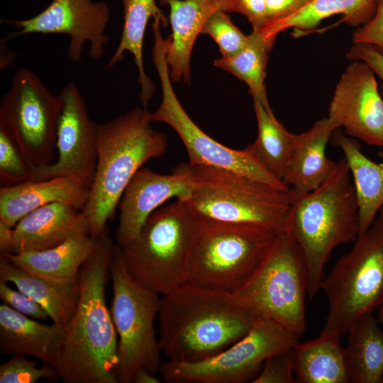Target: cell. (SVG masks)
<instances>
[{
  "label": "cell",
  "instance_id": "cell-1",
  "mask_svg": "<svg viewBox=\"0 0 383 383\" xmlns=\"http://www.w3.org/2000/svg\"><path fill=\"white\" fill-rule=\"evenodd\" d=\"M116 244L108 229L79 273V298L55 369L65 383H118V335L106 301Z\"/></svg>",
  "mask_w": 383,
  "mask_h": 383
},
{
  "label": "cell",
  "instance_id": "cell-2",
  "mask_svg": "<svg viewBox=\"0 0 383 383\" xmlns=\"http://www.w3.org/2000/svg\"><path fill=\"white\" fill-rule=\"evenodd\" d=\"M161 352L167 360L209 358L243 338L255 317L230 294L185 283L162 295L158 310Z\"/></svg>",
  "mask_w": 383,
  "mask_h": 383
},
{
  "label": "cell",
  "instance_id": "cell-3",
  "mask_svg": "<svg viewBox=\"0 0 383 383\" xmlns=\"http://www.w3.org/2000/svg\"><path fill=\"white\" fill-rule=\"evenodd\" d=\"M291 198L285 234L299 246L305 258L309 299L319 290L323 272L333 250L354 243L360 234L358 202L344 157L335 162L328 178L316 189Z\"/></svg>",
  "mask_w": 383,
  "mask_h": 383
},
{
  "label": "cell",
  "instance_id": "cell-4",
  "mask_svg": "<svg viewBox=\"0 0 383 383\" xmlns=\"http://www.w3.org/2000/svg\"><path fill=\"white\" fill-rule=\"evenodd\" d=\"M147 108L135 107L99 125L97 162L89 196L82 210L89 235L97 239L107 229L134 174L149 160L161 157L168 139L151 126Z\"/></svg>",
  "mask_w": 383,
  "mask_h": 383
},
{
  "label": "cell",
  "instance_id": "cell-5",
  "mask_svg": "<svg viewBox=\"0 0 383 383\" xmlns=\"http://www.w3.org/2000/svg\"><path fill=\"white\" fill-rule=\"evenodd\" d=\"M201 218L178 200L148 218L138 236L121 247L131 277L165 295L187 283L192 249Z\"/></svg>",
  "mask_w": 383,
  "mask_h": 383
},
{
  "label": "cell",
  "instance_id": "cell-6",
  "mask_svg": "<svg viewBox=\"0 0 383 383\" xmlns=\"http://www.w3.org/2000/svg\"><path fill=\"white\" fill-rule=\"evenodd\" d=\"M190 167L193 189L183 201L194 213L204 218L259 225L278 234L286 233L291 204L289 189L226 169Z\"/></svg>",
  "mask_w": 383,
  "mask_h": 383
},
{
  "label": "cell",
  "instance_id": "cell-7",
  "mask_svg": "<svg viewBox=\"0 0 383 383\" xmlns=\"http://www.w3.org/2000/svg\"><path fill=\"white\" fill-rule=\"evenodd\" d=\"M319 289L328 304L320 335L338 340L359 318L383 303V206L352 249L322 278Z\"/></svg>",
  "mask_w": 383,
  "mask_h": 383
},
{
  "label": "cell",
  "instance_id": "cell-8",
  "mask_svg": "<svg viewBox=\"0 0 383 383\" xmlns=\"http://www.w3.org/2000/svg\"><path fill=\"white\" fill-rule=\"evenodd\" d=\"M201 218L187 282L231 294L255 272L279 234L259 225Z\"/></svg>",
  "mask_w": 383,
  "mask_h": 383
},
{
  "label": "cell",
  "instance_id": "cell-9",
  "mask_svg": "<svg viewBox=\"0 0 383 383\" xmlns=\"http://www.w3.org/2000/svg\"><path fill=\"white\" fill-rule=\"evenodd\" d=\"M307 292L303 252L292 238L282 233L255 272L231 295L254 317L270 319L300 338L306 327Z\"/></svg>",
  "mask_w": 383,
  "mask_h": 383
},
{
  "label": "cell",
  "instance_id": "cell-10",
  "mask_svg": "<svg viewBox=\"0 0 383 383\" xmlns=\"http://www.w3.org/2000/svg\"><path fill=\"white\" fill-rule=\"evenodd\" d=\"M113 299L111 315L118 335V383H132L142 369L155 374L161 362L155 320L160 294L136 282L126 267L121 247L116 244L110 262Z\"/></svg>",
  "mask_w": 383,
  "mask_h": 383
},
{
  "label": "cell",
  "instance_id": "cell-11",
  "mask_svg": "<svg viewBox=\"0 0 383 383\" xmlns=\"http://www.w3.org/2000/svg\"><path fill=\"white\" fill-rule=\"evenodd\" d=\"M152 61L162 88V101L157 110L149 113L152 122L169 125L181 138L188 155L189 164L226 169L289 189L284 183L268 172L245 148L234 150L211 138L189 117L172 88L170 69L166 60L168 39L160 30L153 32Z\"/></svg>",
  "mask_w": 383,
  "mask_h": 383
},
{
  "label": "cell",
  "instance_id": "cell-12",
  "mask_svg": "<svg viewBox=\"0 0 383 383\" xmlns=\"http://www.w3.org/2000/svg\"><path fill=\"white\" fill-rule=\"evenodd\" d=\"M299 340L273 321L256 316L249 331L221 353L197 362L167 360L160 372L167 382H251L267 358L293 349Z\"/></svg>",
  "mask_w": 383,
  "mask_h": 383
},
{
  "label": "cell",
  "instance_id": "cell-13",
  "mask_svg": "<svg viewBox=\"0 0 383 383\" xmlns=\"http://www.w3.org/2000/svg\"><path fill=\"white\" fill-rule=\"evenodd\" d=\"M62 99L54 95L30 70L15 72L10 89L0 103V120L10 128L29 162L38 167L52 164Z\"/></svg>",
  "mask_w": 383,
  "mask_h": 383
},
{
  "label": "cell",
  "instance_id": "cell-14",
  "mask_svg": "<svg viewBox=\"0 0 383 383\" xmlns=\"http://www.w3.org/2000/svg\"><path fill=\"white\" fill-rule=\"evenodd\" d=\"M110 9L104 1L93 0H53L42 12L28 19H1L18 29L1 40L31 33L66 34L70 37L68 57L74 62L82 59L85 43L89 42V56L99 60L104 54L109 38L106 28Z\"/></svg>",
  "mask_w": 383,
  "mask_h": 383
},
{
  "label": "cell",
  "instance_id": "cell-15",
  "mask_svg": "<svg viewBox=\"0 0 383 383\" xmlns=\"http://www.w3.org/2000/svg\"><path fill=\"white\" fill-rule=\"evenodd\" d=\"M60 96L57 157L49 165L34 167L33 180L70 177L91 187L97 162L99 125L91 119L85 101L73 82L66 84Z\"/></svg>",
  "mask_w": 383,
  "mask_h": 383
},
{
  "label": "cell",
  "instance_id": "cell-16",
  "mask_svg": "<svg viewBox=\"0 0 383 383\" xmlns=\"http://www.w3.org/2000/svg\"><path fill=\"white\" fill-rule=\"evenodd\" d=\"M328 118L348 136L383 146V99L375 74L366 63L353 61L347 66L336 84Z\"/></svg>",
  "mask_w": 383,
  "mask_h": 383
},
{
  "label": "cell",
  "instance_id": "cell-17",
  "mask_svg": "<svg viewBox=\"0 0 383 383\" xmlns=\"http://www.w3.org/2000/svg\"><path fill=\"white\" fill-rule=\"evenodd\" d=\"M192 189L189 162L179 164L169 174L141 167L131 179L118 204L117 244L123 247L135 240L151 213L172 198L184 201Z\"/></svg>",
  "mask_w": 383,
  "mask_h": 383
},
{
  "label": "cell",
  "instance_id": "cell-18",
  "mask_svg": "<svg viewBox=\"0 0 383 383\" xmlns=\"http://www.w3.org/2000/svg\"><path fill=\"white\" fill-rule=\"evenodd\" d=\"M83 235H89L83 212L67 204L52 203L28 213L17 222L12 228L6 252L44 250Z\"/></svg>",
  "mask_w": 383,
  "mask_h": 383
},
{
  "label": "cell",
  "instance_id": "cell-19",
  "mask_svg": "<svg viewBox=\"0 0 383 383\" xmlns=\"http://www.w3.org/2000/svg\"><path fill=\"white\" fill-rule=\"evenodd\" d=\"M91 187L70 177L30 180L0 188V223L13 228L28 213L43 206L60 202L82 210Z\"/></svg>",
  "mask_w": 383,
  "mask_h": 383
},
{
  "label": "cell",
  "instance_id": "cell-20",
  "mask_svg": "<svg viewBox=\"0 0 383 383\" xmlns=\"http://www.w3.org/2000/svg\"><path fill=\"white\" fill-rule=\"evenodd\" d=\"M65 334L66 326L63 325L42 323L4 303L0 305L2 353L30 355L55 368Z\"/></svg>",
  "mask_w": 383,
  "mask_h": 383
},
{
  "label": "cell",
  "instance_id": "cell-21",
  "mask_svg": "<svg viewBox=\"0 0 383 383\" xmlns=\"http://www.w3.org/2000/svg\"><path fill=\"white\" fill-rule=\"evenodd\" d=\"M170 6L172 34L168 37L166 60L171 79L188 82L190 57L195 40L209 18L227 11V0H160Z\"/></svg>",
  "mask_w": 383,
  "mask_h": 383
},
{
  "label": "cell",
  "instance_id": "cell-22",
  "mask_svg": "<svg viewBox=\"0 0 383 383\" xmlns=\"http://www.w3.org/2000/svg\"><path fill=\"white\" fill-rule=\"evenodd\" d=\"M338 127L328 117L316 121L297 140L282 181L296 193L311 192L332 173L335 162L326 155V147Z\"/></svg>",
  "mask_w": 383,
  "mask_h": 383
},
{
  "label": "cell",
  "instance_id": "cell-23",
  "mask_svg": "<svg viewBox=\"0 0 383 383\" xmlns=\"http://www.w3.org/2000/svg\"><path fill=\"white\" fill-rule=\"evenodd\" d=\"M0 281L13 284L38 303L52 323L68 325L79 298V276L67 282L48 279L26 271L1 255Z\"/></svg>",
  "mask_w": 383,
  "mask_h": 383
},
{
  "label": "cell",
  "instance_id": "cell-24",
  "mask_svg": "<svg viewBox=\"0 0 383 383\" xmlns=\"http://www.w3.org/2000/svg\"><path fill=\"white\" fill-rule=\"evenodd\" d=\"M331 138L343 151L349 167L358 202L360 234L370 226L383 206V164L367 157L360 144L340 131L335 130Z\"/></svg>",
  "mask_w": 383,
  "mask_h": 383
},
{
  "label": "cell",
  "instance_id": "cell-25",
  "mask_svg": "<svg viewBox=\"0 0 383 383\" xmlns=\"http://www.w3.org/2000/svg\"><path fill=\"white\" fill-rule=\"evenodd\" d=\"M96 243L97 239L90 235H83L44 250L1 255L33 274L54 281L67 282L78 277L82 265Z\"/></svg>",
  "mask_w": 383,
  "mask_h": 383
},
{
  "label": "cell",
  "instance_id": "cell-26",
  "mask_svg": "<svg viewBox=\"0 0 383 383\" xmlns=\"http://www.w3.org/2000/svg\"><path fill=\"white\" fill-rule=\"evenodd\" d=\"M123 26L118 45L104 70L113 67L124 60L128 51L133 56L138 70V82L141 87L140 99L146 108L155 94L152 81L145 73L143 61V45L148 22L151 16L160 20L161 25L166 27L168 20L157 7L155 0H123Z\"/></svg>",
  "mask_w": 383,
  "mask_h": 383
},
{
  "label": "cell",
  "instance_id": "cell-27",
  "mask_svg": "<svg viewBox=\"0 0 383 383\" xmlns=\"http://www.w3.org/2000/svg\"><path fill=\"white\" fill-rule=\"evenodd\" d=\"M375 10L376 4L370 0H308L289 15L268 21L258 30L273 45L276 36L288 28L310 30L323 20L336 14H343V20L353 26L363 25L373 17Z\"/></svg>",
  "mask_w": 383,
  "mask_h": 383
},
{
  "label": "cell",
  "instance_id": "cell-28",
  "mask_svg": "<svg viewBox=\"0 0 383 383\" xmlns=\"http://www.w3.org/2000/svg\"><path fill=\"white\" fill-rule=\"evenodd\" d=\"M340 340L319 335L294 347V372L299 383H348L349 371Z\"/></svg>",
  "mask_w": 383,
  "mask_h": 383
},
{
  "label": "cell",
  "instance_id": "cell-29",
  "mask_svg": "<svg viewBox=\"0 0 383 383\" xmlns=\"http://www.w3.org/2000/svg\"><path fill=\"white\" fill-rule=\"evenodd\" d=\"M345 348L351 383H382L383 331L372 313L359 318L348 332Z\"/></svg>",
  "mask_w": 383,
  "mask_h": 383
},
{
  "label": "cell",
  "instance_id": "cell-30",
  "mask_svg": "<svg viewBox=\"0 0 383 383\" xmlns=\"http://www.w3.org/2000/svg\"><path fill=\"white\" fill-rule=\"evenodd\" d=\"M253 101L257 136L245 149L268 172L282 181L296 143L297 135L288 131L277 119L272 109H266L257 99Z\"/></svg>",
  "mask_w": 383,
  "mask_h": 383
},
{
  "label": "cell",
  "instance_id": "cell-31",
  "mask_svg": "<svg viewBox=\"0 0 383 383\" xmlns=\"http://www.w3.org/2000/svg\"><path fill=\"white\" fill-rule=\"evenodd\" d=\"M273 45L268 43L258 30H252L245 47L231 57H221L213 61L215 67L233 74L249 87L253 99L272 109L267 96L265 79L268 52Z\"/></svg>",
  "mask_w": 383,
  "mask_h": 383
},
{
  "label": "cell",
  "instance_id": "cell-32",
  "mask_svg": "<svg viewBox=\"0 0 383 383\" xmlns=\"http://www.w3.org/2000/svg\"><path fill=\"white\" fill-rule=\"evenodd\" d=\"M34 166L23 154L6 123L0 120L1 187L33 180Z\"/></svg>",
  "mask_w": 383,
  "mask_h": 383
},
{
  "label": "cell",
  "instance_id": "cell-33",
  "mask_svg": "<svg viewBox=\"0 0 383 383\" xmlns=\"http://www.w3.org/2000/svg\"><path fill=\"white\" fill-rule=\"evenodd\" d=\"M201 33L209 35L217 43L222 57L236 55L248 40V35H244L222 10L216 11L209 18Z\"/></svg>",
  "mask_w": 383,
  "mask_h": 383
},
{
  "label": "cell",
  "instance_id": "cell-34",
  "mask_svg": "<svg viewBox=\"0 0 383 383\" xmlns=\"http://www.w3.org/2000/svg\"><path fill=\"white\" fill-rule=\"evenodd\" d=\"M58 377L54 367L30 360L23 355H15L0 365V383H35L40 379H54Z\"/></svg>",
  "mask_w": 383,
  "mask_h": 383
},
{
  "label": "cell",
  "instance_id": "cell-35",
  "mask_svg": "<svg viewBox=\"0 0 383 383\" xmlns=\"http://www.w3.org/2000/svg\"><path fill=\"white\" fill-rule=\"evenodd\" d=\"M293 349L272 355L252 383H294Z\"/></svg>",
  "mask_w": 383,
  "mask_h": 383
},
{
  "label": "cell",
  "instance_id": "cell-36",
  "mask_svg": "<svg viewBox=\"0 0 383 383\" xmlns=\"http://www.w3.org/2000/svg\"><path fill=\"white\" fill-rule=\"evenodd\" d=\"M0 298L4 304L15 311L36 320H46L49 316L44 308L18 290L11 289L0 281Z\"/></svg>",
  "mask_w": 383,
  "mask_h": 383
},
{
  "label": "cell",
  "instance_id": "cell-37",
  "mask_svg": "<svg viewBox=\"0 0 383 383\" xmlns=\"http://www.w3.org/2000/svg\"><path fill=\"white\" fill-rule=\"evenodd\" d=\"M353 40L370 44L383 55V0L376 1L373 17L353 33Z\"/></svg>",
  "mask_w": 383,
  "mask_h": 383
},
{
  "label": "cell",
  "instance_id": "cell-38",
  "mask_svg": "<svg viewBox=\"0 0 383 383\" xmlns=\"http://www.w3.org/2000/svg\"><path fill=\"white\" fill-rule=\"evenodd\" d=\"M245 16L252 25L253 30L264 28L268 19L265 0H228V11Z\"/></svg>",
  "mask_w": 383,
  "mask_h": 383
},
{
  "label": "cell",
  "instance_id": "cell-39",
  "mask_svg": "<svg viewBox=\"0 0 383 383\" xmlns=\"http://www.w3.org/2000/svg\"><path fill=\"white\" fill-rule=\"evenodd\" d=\"M346 57L353 61L366 63L382 81V93L383 94V55L372 45L367 43H354L345 55Z\"/></svg>",
  "mask_w": 383,
  "mask_h": 383
},
{
  "label": "cell",
  "instance_id": "cell-40",
  "mask_svg": "<svg viewBox=\"0 0 383 383\" xmlns=\"http://www.w3.org/2000/svg\"><path fill=\"white\" fill-rule=\"evenodd\" d=\"M307 1L308 0H265L266 14L268 21H275L286 17Z\"/></svg>",
  "mask_w": 383,
  "mask_h": 383
},
{
  "label": "cell",
  "instance_id": "cell-41",
  "mask_svg": "<svg viewBox=\"0 0 383 383\" xmlns=\"http://www.w3.org/2000/svg\"><path fill=\"white\" fill-rule=\"evenodd\" d=\"M161 379L157 378L155 374L149 372L147 370H140L135 374L134 383H159Z\"/></svg>",
  "mask_w": 383,
  "mask_h": 383
},
{
  "label": "cell",
  "instance_id": "cell-42",
  "mask_svg": "<svg viewBox=\"0 0 383 383\" xmlns=\"http://www.w3.org/2000/svg\"><path fill=\"white\" fill-rule=\"evenodd\" d=\"M377 320L378 322H380L383 324V303L379 306V307L377 309Z\"/></svg>",
  "mask_w": 383,
  "mask_h": 383
},
{
  "label": "cell",
  "instance_id": "cell-43",
  "mask_svg": "<svg viewBox=\"0 0 383 383\" xmlns=\"http://www.w3.org/2000/svg\"><path fill=\"white\" fill-rule=\"evenodd\" d=\"M370 2L372 3V4H376V1H377V0H370Z\"/></svg>",
  "mask_w": 383,
  "mask_h": 383
},
{
  "label": "cell",
  "instance_id": "cell-44",
  "mask_svg": "<svg viewBox=\"0 0 383 383\" xmlns=\"http://www.w3.org/2000/svg\"><path fill=\"white\" fill-rule=\"evenodd\" d=\"M382 383H383V378H382Z\"/></svg>",
  "mask_w": 383,
  "mask_h": 383
}]
</instances>
